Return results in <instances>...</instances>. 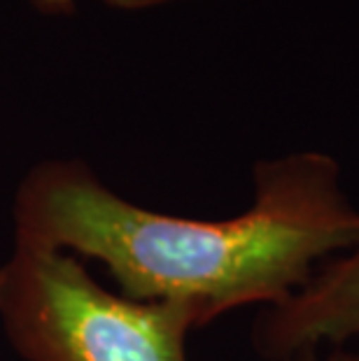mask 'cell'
<instances>
[{"label": "cell", "mask_w": 359, "mask_h": 361, "mask_svg": "<svg viewBox=\"0 0 359 361\" xmlns=\"http://www.w3.org/2000/svg\"><path fill=\"white\" fill-rule=\"evenodd\" d=\"M105 5L117 7V10H145V7H157L173 3V0H103Z\"/></svg>", "instance_id": "obj_4"}, {"label": "cell", "mask_w": 359, "mask_h": 361, "mask_svg": "<svg viewBox=\"0 0 359 361\" xmlns=\"http://www.w3.org/2000/svg\"><path fill=\"white\" fill-rule=\"evenodd\" d=\"M312 361H359V350H343V348H336L329 357H324V359L315 357Z\"/></svg>", "instance_id": "obj_6"}, {"label": "cell", "mask_w": 359, "mask_h": 361, "mask_svg": "<svg viewBox=\"0 0 359 361\" xmlns=\"http://www.w3.org/2000/svg\"><path fill=\"white\" fill-rule=\"evenodd\" d=\"M14 240L101 261L119 294L185 305L205 326L236 308L292 298L359 240V210L324 152L259 161L255 203L229 219L150 210L82 161H44L14 196Z\"/></svg>", "instance_id": "obj_1"}, {"label": "cell", "mask_w": 359, "mask_h": 361, "mask_svg": "<svg viewBox=\"0 0 359 361\" xmlns=\"http://www.w3.org/2000/svg\"><path fill=\"white\" fill-rule=\"evenodd\" d=\"M350 341H359V240L255 326V348L269 361H312L324 345Z\"/></svg>", "instance_id": "obj_3"}, {"label": "cell", "mask_w": 359, "mask_h": 361, "mask_svg": "<svg viewBox=\"0 0 359 361\" xmlns=\"http://www.w3.org/2000/svg\"><path fill=\"white\" fill-rule=\"evenodd\" d=\"M35 7L40 10H47V12H61V10H71L75 0H30Z\"/></svg>", "instance_id": "obj_5"}, {"label": "cell", "mask_w": 359, "mask_h": 361, "mask_svg": "<svg viewBox=\"0 0 359 361\" xmlns=\"http://www.w3.org/2000/svg\"><path fill=\"white\" fill-rule=\"evenodd\" d=\"M196 326L185 305L105 289L71 252L14 240L0 264V329L28 361H187Z\"/></svg>", "instance_id": "obj_2"}]
</instances>
